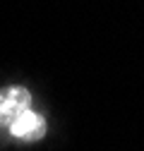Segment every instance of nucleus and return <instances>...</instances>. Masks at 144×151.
Wrapping results in <instances>:
<instances>
[{
    "mask_svg": "<svg viewBox=\"0 0 144 151\" xmlns=\"http://www.w3.org/2000/svg\"><path fill=\"white\" fill-rule=\"evenodd\" d=\"M31 108V93L27 86L0 89V127H10L17 118Z\"/></svg>",
    "mask_w": 144,
    "mask_h": 151,
    "instance_id": "obj_1",
    "label": "nucleus"
},
{
    "mask_svg": "<svg viewBox=\"0 0 144 151\" xmlns=\"http://www.w3.org/2000/svg\"><path fill=\"white\" fill-rule=\"evenodd\" d=\"M46 129H48L46 118L41 115V113L31 110V108L27 113H22V115L7 127L10 134L17 137V139H22V142H39V139H43L46 137Z\"/></svg>",
    "mask_w": 144,
    "mask_h": 151,
    "instance_id": "obj_2",
    "label": "nucleus"
}]
</instances>
